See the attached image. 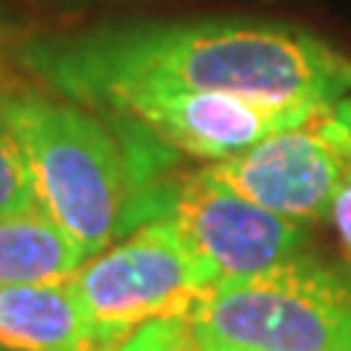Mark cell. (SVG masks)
<instances>
[{"mask_svg":"<svg viewBox=\"0 0 351 351\" xmlns=\"http://www.w3.org/2000/svg\"><path fill=\"white\" fill-rule=\"evenodd\" d=\"M18 62L85 108L138 88L211 91L334 108L351 91V59L311 32L237 18L144 21L44 36Z\"/></svg>","mask_w":351,"mask_h":351,"instance_id":"6da1fadb","label":"cell"},{"mask_svg":"<svg viewBox=\"0 0 351 351\" xmlns=\"http://www.w3.org/2000/svg\"><path fill=\"white\" fill-rule=\"evenodd\" d=\"M44 214L80 243L88 258L156 217V144H138L141 129L68 97L0 91Z\"/></svg>","mask_w":351,"mask_h":351,"instance_id":"7a4b0ae2","label":"cell"},{"mask_svg":"<svg viewBox=\"0 0 351 351\" xmlns=\"http://www.w3.org/2000/svg\"><path fill=\"white\" fill-rule=\"evenodd\" d=\"M191 322L202 343L232 351H351V272L302 252L217 284Z\"/></svg>","mask_w":351,"mask_h":351,"instance_id":"3957f363","label":"cell"},{"mask_svg":"<svg viewBox=\"0 0 351 351\" xmlns=\"http://www.w3.org/2000/svg\"><path fill=\"white\" fill-rule=\"evenodd\" d=\"M71 290L100 346L117 351L147 322L191 319L214 281L167 219L152 217L88 258L73 272Z\"/></svg>","mask_w":351,"mask_h":351,"instance_id":"277c9868","label":"cell"},{"mask_svg":"<svg viewBox=\"0 0 351 351\" xmlns=\"http://www.w3.org/2000/svg\"><path fill=\"white\" fill-rule=\"evenodd\" d=\"M156 217L173 226L214 287L267 272L307 252L311 243L304 223L261 208L205 167L161 182Z\"/></svg>","mask_w":351,"mask_h":351,"instance_id":"5b68a950","label":"cell"},{"mask_svg":"<svg viewBox=\"0 0 351 351\" xmlns=\"http://www.w3.org/2000/svg\"><path fill=\"white\" fill-rule=\"evenodd\" d=\"M94 112L138 123L164 147L182 149L193 158L219 161L249 149L276 132L311 123L331 108L316 103L255 100L237 94L138 88L112 97Z\"/></svg>","mask_w":351,"mask_h":351,"instance_id":"8992f818","label":"cell"},{"mask_svg":"<svg viewBox=\"0 0 351 351\" xmlns=\"http://www.w3.org/2000/svg\"><path fill=\"white\" fill-rule=\"evenodd\" d=\"M202 167L217 182L295 223L331 217V202L343 176V158L325 129V114L258 141L243 152Z\"/></svg>","mask_w":351,"mask_h":351,"instance_id":"52a82bcc","label":"cell"},{"mask_svg":"<svg viewBox=\"0 0 351 351\" xmlns=\"http://www.w3.org/2000/svg\"><path fill=\"white\" fill-rule=\"evenodd\" d=\"M0 351H106L71 281L0 287Z\"/></svg>","mask_w":351,"mask_h":351,"instance_id":"ba28073f","label":"cell"},{"mask_svg":"<svg viewBox=\"0 0 351 351\" xmlns=\"http://www.w3.org/2000/svg\"><path fill=\"white\" fill-rule=\"evenodd\" d=\"M88 252L44 211L0 217V287L71 281Z\"/></svg>","mask_w":351,"mask_h":351,"instance_id":"9c48e42d","label":"cell"},{"mask_svg":"<svg viewBox=\"0 0 351 351\" xmlns=\"http://www.w3.org/2000/svg\"><path fill=\"white\" fill-rule=\"evenodd\" d=\"M44 211L27 167V156L0 108V217Z\"/></svg>","mask_w":351,"mask_h":351,"instance_id":"30bf717a","label":"cell"},{"mask_svg":"<svg viewBox=\"0 0 351 351\" xmlns=\"http://www.w3.org/2000/svg\"><path fill=\"white\" fill-rule=\"evenodd\" d=\"M117 351H205L191 319H156L141 325Z\"/></svg>","mask_w":351,"mask_h":351,"instance_id":"8fae6325","label":"cell"},{"mask_svg":"<svg viewBox=\"0 0 351 351\" xmlns=\"http://www.w3.org/2000/svg\"><path fill=\"white\" fill-rule=\"evenodd\" d=\"M325 129L339 149V158H343V176H339V184H337V193L331 202V217L328 219L334 223L339 243H343L346 255L351 261V132L343 123H337L331 112L325 114Z\"/></svg>","mask_w":351,"mask_h":351,"instance_id":"7c38bea8","label":"cell"},{"mask_svg":"<svg viewBox=\"0 0 351 351\" xmlns=\"http://www.w3.org/2000/svg\"><path fill=\"white\" fill-rule=\"evenodd\" d=\"M331 117L337 120V123H343L348 132H351V91L343 97L339 103H334V108H331Z\"/></svg>","mask_w":351,"mask_h":351,"instance_id":"4fadbf2b","label":"cell"},{"mask_svg":"<svg viewBox=\"0 0 351 351\" xmlns=\"http://www.w3.org/2000/svg\"><path fill=\"white\" fill-rule=\"evenodd\" d=\"M199 343H202V339H199ZM202 348L205 351H232V348H223V346H214V343H202Z\"/></svg>","mask_w":351,"mask_h":351,"instance_id":"5bb4252c","label":"cell"}]
</instances>
